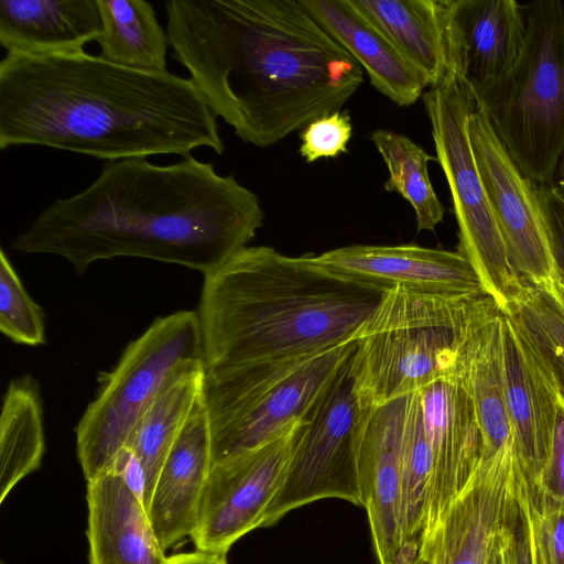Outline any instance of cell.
Returning a JSON list of instances; mask_svg holds the SVG:
<instances>
[{
  "mask_svg": "<svg viewBox=\"0 0 564 564\" xmlns=\"http://www.w3.org/2000/svg\"><path fill=\"white\" fill-rule=\"evenodd\" d=\"M97 4L101 19L97 40L100 57L132 69L167 72L170 41L151 2L97 0Z\"/></svg>",
  "mask_w": 564,
  "mask_h": 564,
  "instance_id": "cell-26",
  "label": "cell"
},
{
  "mask_svg": "<svg viewBox=\"0 0 564 564\" xmlns=\"http://www.w3.org/2000/svg\"><path fill=\"white\" fill-rule=\"evenodd\" d=\"M522 11L514 65L474 97L520 172L551 185L564 153V6L536 0Z\"/></svg>",
  "mask_w": 564,
  "mask_h": 564,
  "instance_id": "cell-6",
  "label": "cell"
},
{
  "mask_svg": "<svg viewBox=\"0 0 564 564\" xmlns=\"http://www.w3.org/2000/svg\"><path fill=\"white\" fill-rule=\"evenodd\" d=\"M386 290L273 248L246 247L204 275L206 369L295 358L358 338Z\"/></svg>",
  "mask_w": 564,
  "mask_h": 564,
  "instance_id": "cell-4",
  "label": "cell"
},
{
  "mask_svg": "<svg viewBox=\"0 0 564 564\" xmlns=\"http://www.w3.org/2000/svg\"><path fill=\"white\" fill-rule=\"evenodd\" d=\"M432 454L419 392L408 395L402 436V558L412 564L427 532Z\"/></svg>",
  "mask_w": 564,
  "mask_h": 564,
  "instance_id": "cell-27",
  "label": "cell"
},
{
  "mask_svg": "<svg viewBox=\"0 0 564 564\" xmlns=\"http://www.w3.org/2000/svg\"><path fill=\"white\" fill-rule=\"evenodd\" d=\"M349 362L318 401L284 481L270 503L262 527L321 499L361 506L357 430L364 406L354 389Z\"/></svg>",
  "mask_w": 564,
  "mask_h": 564,
  "instance_id": "cell-10",
  "label": "cell"
},
{
  "mask_svg": "<svg viewBox=\"0 0 564 564\" xmlns=\"http://www.w3.org/2000/svg\"><path fill=\"white\" fill-rule=\"evenodd\" d=\"M553 185L557 188V191L564 197V153H563V155L560 160V163L557 165Z\"/></svg>",
  "mask_w": 564,
  "mask_h": 564,
  "instance_id": "cell-38",
  "label": "cell"
},
{
  "mask_svg": "<svg viewBox=\"0 0 564 564\" xmlns=\"http://www.w3.org/2000/svg\"><path fill=\"white\" fill-rule=\"evenodd\" d=\"M449 70L474 96L514 65L524 39L516 0H445Z\"/></svg>",
  "mask_w": 564,
  "mask_h": 564,
  "instance_id": "cell-17",
  "label": "cell"
},
{
  "mask_svg": "<svg viewBox=\"0 0 564 564\" xmlns=\"http://www.w3.org/2000/svg\"><path fill=\"white\" fill-rule=\"evenodd\" d=\"M513 455L479 462L471 479L422 545L430 564H489L517 498Z\"/></svg>",
  "mask_w": 564,
  "mask_h": 564,
  "instance_id": "cell-13",
  "label": "cell"
},
{
  "mask_svg": "<svg viewBox=\"0 0 564 564\" xmlns=\"http://www.w3.org/2000/svg\"><path fill=\"white\" fill-rule=\"evenodd\" d=\"M510 520H511V517L509 519L508 524L499 533V535L495 542L489 564H512Z\"/></svg>",
  "mask_w": 564,
  "mask_h": 564,
  "instance_id": "cell-37",
  "label": "cell"
},
{
  "mask_svg": "<svg viewBox=\"0 0 564 564\" xmlns=\"http://www.w3.org/2000/svg\"><path fill=\"white\" fill-rule=\"evenodd\" d=\"M0 330L17 344H45L43 310L28 294L3 249L0 251Z\"/></svg>",
  "mask_w": 564,
  "mask_h": 564,
  "instance_id": "cell-30",
  "label": "cell"
},
{
  "mask_svg": "<svg viewBox=\"0 0 564 564\" xmlns=\"http://www.w3.org/2000/svg\"><path fill=\"white\" fill-rule=\"evenodd\" d=\"M173 57L214 112L259 148L303 130L359 89L357 61L301 0H170Z\"/></svg>",
  "mask_w": 564,
  "mask_h": 564,
  "instance_id": "cell-1",
  "label": "cell"
},
{
  "mask_svg": "<svg viewBox=\"0 0 564 564\" xmlns=\"http://www.w3.org/2000/svg\"><path fill=\"white\" fill-rule=\"evenodd\" d=\"M100 33L97 0L0 1V44L7 54L78 53Z\"/></svg>",
  "mask_w": 564,
  "mask_h": 564,
  "instance_id": "cell-22",
  "label": "cell"
},
{
  "mask_svg": "<svg viewBox=\"0 0 564 564\" xmlns=\"http://www.w3.org/2000/svg\"><path fill=\"white\" fill-rule=\"evenodd\" d=\"M22 145L107 162L225 151L217 117L191 78L123 67L85 51L1 59L0 148Z\"/></svg>",
  "mask_w": 564,
  "mask_h": 564,
  "instance_id": "cell-3",
  "label": "cell"
},
{
  "mask_svg": "<svg viewBox=\"0 0 564 564\" xmlns=\"http://www.w3.org/2000/svg\"><path fill=\"white\" fill-rule=\"evenodd\" d=\"M45 452L43 405L35 378L25 375L8 384L0 415V502L36 470Z\"/></svg>",
  "mask_w": 564,
  "mask_h": 564,
  "instance_id": "cell-25",
  "label": "cell"
},
{
  "mask_svg": "<svg viewBox=\"0 0 564 564\" xmlns=\"http://www.w3.org/2000/svg\"><path fill=\"white\" fill-rule=\"evenodd\" d=\"M468 131L477 170L510 265L521 281L557 290L556 273L534 193L535 183L520 172L487 117L477 107L469 117Z\"/></svg>",
  "mask_w": 564,
  "mask_h": 564,
  "instance_id": "cell-12",
  "label": "cell"
},
{
  "mask_svg": "<svg viewBox=\"0 0 564 564\" xmlns=\"http://www.w3.org/2000/svg\"><path fill=\"white\" fill-rule=\"evenodd\" d=\"M501 311L564 397V303L558 291L521 281Z\"/></svg>",
  "mask_w": 564,
  "mask_h": 564,
  "instance_id": "cell-28",
  "label": "cell"
},
{
  "mask_svg": "<svg viewBox=\"0 0 564 564\" xmlns=\"http://www.w3.org/2000/svg\"><path fill=\"white\" fill-rule=\"evenodd\" d=\"M315 264L389 291L468 296L487 292L473 264L458 251L415 245H352L310 256Z\"/></svg>",
  "mask_w": 564,
  "mask_h": 564,
  "instance_id": "cell-14",
  "label": "cell"
},
{
  "mask_svg": "<svg viewBox=\"0 0 564 564\" xmlns=\"http://www.w3.org/2000/svg\"><path fill=\"white\" fill-rule=\"evenodd\" d=\"M412 564H430L429 560L424 555H419V557Z\"/></svg>",
  "mask_w": 564,
  "mask_h": 564,
  "instance_id": "cell-39",
  "label": "cell"
},
{
  "mask_svg": "<svg viewBox=\"0 0 564 564\" xmlns=\"http://www.w3.org/2000/svg\"><path fill=\"white\" fill-rule=\"evenodd\" d=\"M440 163L447 181L458 226L457 251L479 274L500 308L521 280L510 265L506 246L477 170L468 120L476 109L474 94L452 70L423 94Z\"/></svg>",
  "mask_w": 564,
  "mask_h": 564,
  "instance_id": "cell-9",
  "label": "cell"
},
{
  "mask_svg": "<svg viewBox=\"0 0 564 564\" xmlns=\"http://www.w3.org/2000/svg\"><path fill=\"white\" fill-rule=\"evenodd\" d=\"M1 564H4V563H1Z\"/></svg>",
  "mask_w": 564,
  "mask_h": 564,
  "instance_id": "cell-40",
  "label": "cell"
},
{
  "mask_svg": "<svg viewBox=\"0 0 564 564\" xmlns=\"http://www.w3.org/2000/svg\"><path fill=\"white\" fill-rule=\"evenodd\" d=\"M419 395L433 463L426 540L476 471L482 437L474 401L458 376L441 378Z\"/></svg>",
  "mask_w": 564,
  "mask_h": 564,
  "instance_id": "cell-16",
  "label": "cell"
},
{
  "mask_svg": "<svg viewBox=\"0 0 564 564\" xmlns=\"http://www.w3.org/2000/svg\"><path fill=\"white\" fill-rule=\"evenodd\" d=\"M165 564H228L226 553L207 552L195 549L192 552L172 554Z\"/></svg>",
  "mask_w": 564,
  "mask_h": 564,
  "instance_id": "cell-36",
  "label": "cell"
},
{
  "mask_svg": "<svg viewBox=\"0 0 564 564\" xmlns=\"http://www.w3.org/2000/svg\"><path fill=\"white\" fill-rule=\"evenodd\" d=\"M426 79L430 87L449 70L445 0H347Z\"/></svg>",
  "mask_w": 564,
  "mask_h": 564,
  "instance_id": "cell-23",
  "label": "cell"
},
{
  "mask_svg": "<svg viewBox=\"0 0 564 564\" xmlns=\"http://www.w3.org/2000/svg\"><path fill=\"white\" fill-rule=\"evenodd\" d=\"M534 193L564 303V197L553 184H534Z\"/></svg>",
  "mask_w": 564,
  "mask_h": 564,
  "instance_id": "cell-34",
  "label": "cell"
},
{
  "mask_svg": "<svg viewBox=\"0 0 564 564\" xmlns=\"http://www.w3.org/2000/svg\"><path fill=\"white\" fill-rule=\"evenodd\" d=\"M370 140L389 171L384 191L400 194L412 205L419 231H433L443 221L445 213L429 175L427 164L436 158L393 131L377 129L371 132Z\"/></svg>",
  "mask_w": 564,
  "mask_h": 564,
  "instance_id": "cell-29",
  "label": "cell"
},
{
  "mask_svg": "<svg viewBox=\"0 0 564 564\" xmlns=\"http://www.w3.org/2000/svg\"><path fill=\"white\" fill-rule=\"evenodd\" d=\"M308 424V419L297 422L276 438L212 465L191 535L195 549L227 554L262 527Z\"/></svg>",
  "mask_w": 564,
  "mask_h": 564,
  "instance_id": "cell-11",
  "label": "cell"
},
{
  "mask_svg": "<svg viewBox=\"0 0 564 564\" xmlns=\"http://www.w3.org/2000/svg\"><path fill=\"white\" fill-rule=\"evenodd\" d=\"M352 134L348 111H333L311 121L300 133V153L307 163L346 153Z\"/></svg>",
  "mask_w": 564,
  "mask_h": 564,
  "instance_id": "cell-31",
  "label": "cell"
},
{
  "mask_svg": "<svg viewBox=\"0 0 564 564\" xmlns=\"http://www.w3.org/2000/svg\"><path fill=\"white\" fill-rule=\"evenodd\" d=\"M259 197L214 164L186 155L106 162L84 191L44 207L11 247L66 259L78 274L99 260L138 257L213 272L254 238Z\"/></svg>",
  "mask_w": 564,
  "mask_h": 564,
  "instance_id": "cell-2",
  "label": "cell"
},
{
  "mask_svg": "<svg viewBox=\"0 0 564 564\" xmlns=\"http://www.w3.org/2000/svg\"><path fill=\"white\" fill-rule=\"evenodd\" d=\"M212 465L209 422L203 395L171 447L145 506L165 552L191 538Z\"/></svg>",
  "mask_w": 564,
  "mask_h": 564,
  "instance_id": "cell-19",
  "label": "cell"
},
{
  "mask_svg": "<svg viewBox=\"0 0 564 564\" xmlns=\"http://www.w3.org/2000/svg\"><path fill=\"white\" fill-rule=\"evenodd\" d=\"M90 564H165L144 505L117 467L87 481Z\"/></svg>",
  "mask_w": 564,
  "mask_h": 564,
  "instance_id": "cell-20",
  "label": "cell"
},
{
  "mask_svg": "<svg viewBox=\"0 0 564 564\" xmlns=\"http://www.w3.org/2000/svg\"><path fill=\"white\" fill-rule=\"evenodd\" d=\"M529 491L534 505L539 502L564 505V397L561 393L557 398L550 455L534 488Z\"/></svg>",
  "mask_w": 564,
  "mask_h": 564,
  "instance_id": "cell-33",
  "label": "cell"
},
{
  "mask_svg": "<svg viewBox=\"0 0 564 564\" xmlns=\"http://www.w3.org/2000/svg\"><path fill=\"white\" fill-rule=\"evenodd\" d=\"M406 398L365 408L357 430L361 507L379 564L402 558V436Z\"/></svg>",
  "mask_w": 564,
  "mask_h": 564,
  "instance_id": "cell-15",
  "label": "cell"
},
{
  "mask_svg": "<svg viewBox=\"0 0 564 564\" xmlns=\"http://www.w3.org/2000/svg\"><path fill=\"white\" fill-rule=\"evenodd\" d=\"M356 343L295 358L206 369L213 464L257 448L307 420L349 362Z\"/></svg>",
  "mask_w": 564,
  "mask_h": 564,
  "instance_id": "cell-7",
  "label": "cell"
},
{
  "mask_svg": "<svg viewBox=\"0 0 564 564\" xmlns=\"http://www.w3.org/2000/svg\"><path fill=\"white\" fill-rule=\"evenodd\" d=\"M533 506L542 564H564V505L539 502Z\"/></svg>",
  "mask_w": 564,
  "mask_h": 564,
  "instance_id": "cell-35",
  "label": "cell"
},
{
  "mask_svg": "<svg viewBox=\"0 0 564 564\" xmlns=\"http://www.w3.org/2000/svg\"><path fill=\"white\" fill-rule=\"evenodd\" d=\"M311 17L364 68L371 85L401 107L429 86L425 77L347 0H301Z\"/></svg>",
  "mask_w": 564,
  "mask_h": 564,
  "instance_id": "cell-21",
  "label": "cell"
},
{
  "mask_svg": "<svg viewBox=\"0 0 564 564\" xmlns=\"http://www.w3.org/2000/svg\"><path fill=\"white\" fill-rule=\"evenodd\" d=\"M205 377V361L178 370L142 415L128 442L143 473L144 508L171 447L204 395Z\"/></svg>",
  "mask_w": 564,
  "mask_h": 564,
  "instance_id": "cell-24",
  "label": "cell"
},
{
  "mask_svg": "<svg viewBox=\"0 0 564 564\" xmlns=\"http://www.w3.org/2000/svg\"><path fill=\"white\" fill-rule=\"evenodd\" d=\"M510 534L512 564H542L535 534L534 506L528 482L519 470Z\"/></svg>",
  "mask_w": 564,
  "mask_h": 564,
  "instance_id": "cell-32",
  "label": "cell"
},
{
  "mask_svg": "<svg viewBox=\"0 0 564 564\" xmlns=\"http://www.w3.org/2000/svg\"><path fill=\"white\" fill-rule=\"evenodd\" d=\"M502 380L517 468L534 488L550 455L558 390L502 312Z\"/></svg>",
  "mask_w": 564,
  "mask_h": 564,
  "instance_id": "cell-18",
  "label": "cell"
},
{
  "mask_svg": "<svg viewBox=\"0 0 564 564\" xmlns=\"http://www.w3.org/2000/svg\"><path fill=\"white\" fill-rule=\"evenodd\" d=\"M205 361L197 311L155 318L123 350L75 429L76 451L87 481L109 471L142 415L181 369Z\"/></svg>",
  "mask_w": 564,
  "mask_h": 564,
  "instance_id": "cell-8",
  "label": "cell"
},
{
  "mask_svg": "<svg viewBox=\"0 0 564 564\" xmlns=\"http://www.w3.org/2000/svg\"><path fill=\"white\" fill-rule=\"evenodd\" d=\"M500 310L488 292L442 296L400 288L387 291L349 360L360 404L383 405L455 375L473 333Z\"/></svg>",
  "mask_w": 564,
  "mask_h": 564,
  "instance_id": "cell-5",
  "label": "cell"
}]
</instances>
